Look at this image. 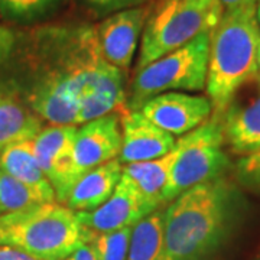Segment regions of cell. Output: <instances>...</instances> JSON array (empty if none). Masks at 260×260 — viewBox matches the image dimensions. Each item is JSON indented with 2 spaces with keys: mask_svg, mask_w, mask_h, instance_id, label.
Instances as JSON below:
<instances>
[{
  "mask_svg": "<svg viewBox=\"0 0 260 260\" xmlns=\"http://www.w3.org/2000/svg\"><path fill=\"white\" fill-rule=\"evenodd\" d=\"M34 42L41 65L65 84L81 124L126 109V75L103 58L94 26L39 29Z\"/></svg>",
  "mask_w": 260,
  "mask_h": 260,
  "instance_id": "1",
  "label": "cell"
},
{
  "mask_svg": "<svg viewBox=\"0 0 260 260\" xmlns=\"http://www.w3.org/2000/svg\"><path fill=\"white\" fill-rule=\"evenodd\" d=\"M55 201L54 195L47 194L0 171V215Z\"/></svg>",
  "mask_w": 260,
  "mask_h": 260,
  "instance_id": "21",
  "label": "cell"
},
{
  "mask_svg": "<svg viewBox=\"0 0 260 260\" xmlns=\"http://www.w3.org/2000/svg\"><path fill=\"white\" fill-rule=\"evenodd\" d=\"M221 12H233V10L242 9L246 6H253V5H257V0H217Z\"/></svg>",
  "mask_w": 260,
  "mask_h": 260,
  "instance_id": "28",
  "label": "cell"
},
{
  "mask_svg": "<svg viewBox=\"0 0 260 260\" xmlns=\"http://www.w3.org/2000/svg\"><path fill=\"white\" fill-rule=\"evenodd\" d=\"M164 210L158 208L132 229L126 260H160L164 244Z\"/></svg>",
  "mask_w": 260,
  "mask_h": 260,
  "instance_id": "20",
  "label": "cell"
},
{
  "mask_svg": "<svg viewBox=\"0 0 260 260\" xmlns=\"http://www.w3.org/2000/svg\"><path fill=\"white\" fill-rule=\"evenodd\" d=\"M28 104L39 119L54 126H80L78 107L67 91L62 80L52 71L41 73L28 91Z\"/></svg>",
  "mask_w": 260,
  "mask_h": 260,
  "instance_id": "15",
  "label": "cell"
},
{
  "mask_svg": "<svg viewBox=\"0 0 260 260\" xmlns=\"http://www.w3.org/2000/svg\"><path fill=\"white\" fill-rule=\"evenodd\" d=\"M0 260H39L35 259L25 251L10 247V246H2L0 247Z\"/></svg>",
  "mask_w": 260,
  "mask_h": 260,
  "instance_id": "27",
  "label": "cell"
},
{
  "mask_svg": "<svg viewBox=\"0 0 260 260\" xmlns=\"http://www.w3.org/2000/svg\"><path fill=\"white\" fill-rule=\"evenodd\" d=\"M90 6L99 12H119V10L130 9L142 6L146 0H87Z\"/></svg>",
  "mask_w": 260,
  "mask_h": 260,
  "instance_id": "25",
  "label": "cell"
},
{
  "mask_svg": "<svg viewBox=\"0 0 260 260\" xmlns=\"http://www.w3.org/2000/svg\"><path fill=\"white\" fill-rule=\"evenodd\" d=\"M121 175L123 165L119 159L85 172L70 191L65 205L73 211H93L112 197Z\"/></svg>",
  "mask_w": 260,
  "mask_h": 260,
  "instance_id": "17",
  "label": "cell"
},
{
  "mask_svg": "<svg viewBox=\"0 0 260 260\" xmlns=\"http://www.w3.org/2000/svg\"><path fill=\"white\" fill-rule=\"evenodd\" d=\"M65 260H97L91 243H85Z\"/></svg>",
  "mask_w": 260,
  "mask_h": 260,
  "instance_id": "29",
  "label": "cell"
},
{
  "mask_svg": "<svg viewBox=\"0 0 260 260\" xmlns=\"http://www.w3.org/2000/svg\"><path fill=\"white\" fill-rule=\"evenodd\" d=\"M77 126H54L42 129L34 138V152L39 168L54 188L56 201L65 204L70 191L78 181L74 164Z\"/></svg>",
  "mask_w": 260,
  "mask_h": 260,
  "instance_id": "8",
  "label": "cell"
},
{
  "mask_svg": "<svg viewBox=\"0 0 260 260\" xmlns=\"http://www.w3.org/2000/svg\"><path fill=\"white\" fill-rule=\"evenodd\" d=\"M259 54L256 5L223 13L210 35L205 91L213 114L221 116L233 94L257 75Z\"/></svg>",
  "mask_w": 260,
  "mask_h": 260,
  "instance_id": "3",
  "label": "cell"
},
{
  "mask_svg": "<svg viewBox=\"0 0 260 260\" xmlns=\"http://www.w3.org/2000/svg\"><path fill=\"white\" fill-rule=\"evenodd\" d=\"M94 236L75 211L56 201L0 215V244L39 260H65Z\"/></svg>",
  "mask_w": 260,
  "mask_h": 260,
  "instance_id": "4",
  "label": "cell"
},
{
  "mask_svg": "<svg viewBox=\"0 0 260 260\" xmlns=\"http://www.w3.org/2000/svg\"><path fill=\"white\" fill-rule=\"evenodd\" d=\"M223 119L224 143L246 156L260 149V80L253 77L233 94Z\"/></svg>",
  "mask_w": 260,
  "mask_h": 260,
  "instance_id": "10",
  "label": "cell"
},
{
  "mask_svg": "<svg viewBox=\"0 0 260 260\" xmlns=\"http://www.w3.org/2000/svg\"><path fill=\"white\" fill-rule=\"evenodd\" d=\"M139 112L160 129L181 138L204 124L213 114V106L207 95L169 91L150 99Z\"/></svg>",
  "mask_w": 260,
  "mask_h": 260,
  "instance_id": "11",
  "label": "cell"
},
{
  "mask_svg": "<svg viewBox=\"0 0 260 260\" xmlns=\"http://www.w3.org/2000/svg\"><path fill=\"white\" fill-rule=\"evenodd\" d=\"M257 77L260 80V54H259V64H257Z\"/></svg>",
  "mask_w": 260,
  "mask_h": 260,
  "instance_id": "31",
  "label": "cell"
},
{
  "mask_svg": "<svg viewBox=\"0 0 260 260\" xmlns=\"http://www.w3.org/2000/svg\"><path fill=\"white\" fill-rule=\"evenodd\" d=\"M221 15L217 0H156L142 34L135 71L210 32Z\"/></svg>",
  "mask_w": 260,
  "mask_h": 260,
  "instance_id": "5",
  "label": "cell"
},
{
  "mask_svg": "<svg viewBox=\"0 0 260 260\" xmlns=\"http://www.w3.org/2000/svg\"><path fill=\"white\" fill-rule=\"evenodd\" d=\"M237 179L246 188L260 192V149L242 156L237 164Z\"/></svg>",
  "mask_w": 260,
  "mask_h": 260,
  "instance_id": "24",
  "label": "cell"
},
{
  "mask_svg": "<svg viewBox=\"0 0 260 260\" xmlns=\"http://www.w3.org/2000/svg\"><path fill=\"white\" fill-rule=\"evenodd\" d=\"M224 132L221 116L211 117L198 129L188 133V142L171 171L160 201L169 204L185 191L223 178L230 159L224 152Z\"/></svg>",
  "mask_w": 260,
  "mask_h": 260,
  "instance_id": "7",
  "label": "cell"
},
{
  "mask_svg": "<svg viewBox=\"0 0 260 260\" xmlns=\"http://www.w3.org/2000/svg\"><path fill=\"white\" fill-rule=\"evenodd\" d=\"M210 35L211 30L204 32L184 47L135 71L126 110L136 112L159 94L205 90Z\"/></svg>",
  "mask_w": 260,
  "mask_h": 260,
  "instance_id": "6",
  "label": "cell"
},
{
  "mask_svg": "<svg viewBox=\"0 0 260 260\" xmlns=\"http://www.w3.org/2000/svg\"><path fill=\"white\" fill-rule=\"evenodd\" d=\"M59 0H0V15L13 22H30L44 16Z\"/></svg>",
  "mask_w": 260,
  "mask_h": 260,
  "instance_id": "23",
  "label": "cell"
},
{
  "mask_svg": "<svg viewBox=\"0 0 260 260\" xmlns=\"http://www.w3.org/2000/svg\"><path fill=\"white\" fill-rule=\"evenodd\" d=\"M188 142V133L177 140L175 146L164 156L148 162H138L123 165V174L129 178L139 191L143 201L150 207L152 211L162 207L160 195L167 185L168 178Z\"/></svg>",
  "mask_w": 260,
  "mask_h": 260,
  "instance_id": "16",
  "label": "cell"
},
{
  "mask_svg": "<svg viewBox=\"0 0 260 260\" xmlns=\"http://www.w3.org/2000/svg\"><path fill=\"white\" fill-rule=\"evenodd\" d=\"M149 12L150 6L143 5L119 10L94 26L103 58L124 75L130 71Z\"/></svg>",
  "mask_w": 260,
  "mask_h": 260,
  "instance_id": "9",
  "label": "cell"
},
{
  "mask_svg": "<svg viewBox=\"0 0 260 260\" xmlns=\"http://www.w3.org/2000/svg\"><path fill=\"white\" fill-rule=\"evenodd\" d=\"M120 150V113H110L77 126L73 153L78 178L103 164L119 159Z\"/></svg>",
  "mask_w": 260,
  "mask_h": 260,
  "instance_id": "12",
  "label": "cell"
},
{
  "mask_svg": "<svg viewBox=\"0 0 260 260\" xmlns=\"http://www.w3.org/2000/svg\"><path fill=\"white\" fill-rule=\"evenodd\" d=\"M41 120L23 104L0 94V152L9 145L34 139L42 130Z\"/></svg>",
  "mask_w": 260,
  "mask_h": 260,
  "instance_id": "19",
  "label": "cell"
},
{
  "mask_svg": "<svg viewBox=\"0 0 260 260\" xmlns=\"http://www.w3.org/2000/svg\"><path fill=\"white\" fill-rule=\"evenodd\" d=\"M133 227L95 234L91 240L97 260H126L129 253L130 237Z\"/></svg>",
  "mask_w": 260,
  "mask_h": 260,
  "instance_id": "22",
  "label": "cell"
},
{
  "mask_svg": "<svg viewBox=\"0 0 260 260\" xmlns=\"http://www.w3.org/2000/svg\"><path fill=\"white\" fill-rule=\"evenodd\" d=\"M121 119V165L153 160L175 146L177 138L145 117L139 110H123Z\"/></svg>",
  "mask_w": 260,
  "mask_h": 260,
  "instance_id": "14",
  "label": "cell"
},
{
  "mask_svg": "<svg viewBox=\"0 0 260 260\" xmlns=\"http://www.w3.org/2000/svg\"><path fill=\"white\" fill-rule=\"evenodd\" d=\"M15 48V35L0 23V64H3Z\"/></svg>",
  "mask_w": 260,
  "mask_h": 260,
  "instance_id": "26",
  "label": "cell"
},
{
  "mask_svg": "<svg viewBox=\"0 0 260 260\" xmlns=\"http://www.w3.org/2000/svg\"><path fill=\"white\" fill-rule=\"evenodd\" d=\"M239 207V192L224 177L177 197L164 213L160 260L210 257L232 233Z\"/></svg>",
  "mask_w": 260,
  "mask_h": 260,
  "instance_id": "2",
  "label": "cell"
},
{
  "mask_svg": "<svg viewBox=\"0 0 260 260\" xmlns=\"http://www.w3.org/2000/svg\"><path fill=\"white\" fill-rule=\"evenodd\" d=\"M32 140L18 142L3 149L0 152V171L55 197L54 188L38 165Z\"/></svg>",
  "mask_w": 260,
  "mask_h": 260,
  "instance_id": "18",
  "label": "cell"
},
{
  "mask_svg": "<svg viewBox=\"0 0 260 260\" xmlns=\"http://www.w3.org/2000/svg\"><path fill=\"white\" fill-rule=\"evenodd\" d=\"M156 211V210H155ZM80 223L93 234L133 227L142 218L153 213L133 182L124 174L112 197L93 211H75Z\"/></svg>",
  "mask_w": 260,
  "mask_h": 260,
  "instance_id": "13",
  "label": "cell"
},
{
  "mask_svg": "<svg viewBox=\"0 0 260 260\" xmlns=\"http://www.w3.org/2000/svg\"><path fill=\"white\" fill-rule=\"evenodd\" d=\"M256 19H257V23H259L260 28V0H257V5H256Z\"/></svg>",
  "mask_w": 260,
  "mask_h": 260,
  "instance_id": "30",
  "label": "cell"
}]
</instances>
